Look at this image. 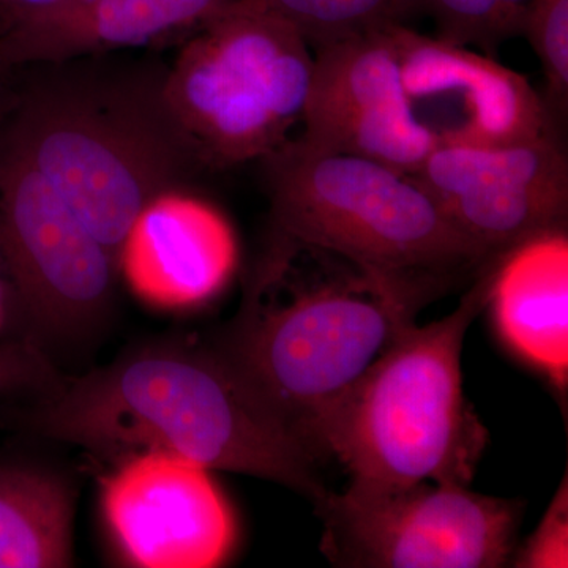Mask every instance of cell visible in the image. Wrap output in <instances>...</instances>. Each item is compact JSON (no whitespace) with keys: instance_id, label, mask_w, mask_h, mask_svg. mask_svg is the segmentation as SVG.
I'll return each instance as SVG.
<instances>
[{"instance_id":"cell-1","label":"cell","mask_w":568,"mask_h":568,"mask_svg":"<svg viewBox=\"0 0 568 568\" xmlns=\"http://www.w3.org/2000/svg\"><path fill=\"white\" fill-rule=\"evenodd\" d=\"M130 52L10 69L0 133L114 257L142 205L209 171L168 103V65Z\"/></svg>"},{"instance_id":"cell-2","label":"cell","mask_w":568,"mask_h":568,"mask_svg":"<svg viewBox=\"0 0 568 568\" xmlns=\"http://www.w3.org/2000/svg\"><path fill=\"white\" fill-rule=\"evenodd\" d=\"M315 263L297 275L293 242L275 235L220 354L320 459L325 420L446 276L388 274L320 248Z\"/></svg>"},{"instance_id":"cell-3","label":"cell","mask_w":568,"mask_h":568,"mask_svg":"<svg viewBox=\"0 0 568 568\" xmlns=\"http://www.w3.org/2000/svg\"><path fill=\"white\" fill-rule=\"evenodd\" d=\"M52 436L102 452H170L275 481L316 504L327 493L308 450L222 354L159 349L92 373L43 413Z\"/></svg>"},{"instance_id":"cell-4","label":"cell","mask_w":568,"mask_h":568,"mask_svg":"<svg viewBox=\"0 0 568 568\" xmlns=\"http://www.w3.org/2000/svg\"><path fill=\"white\" fill-rule=\"evenodd\" d=\"M496 257L481 263L450 315L403 332L325 420L317 454L338 459L351 484L474 480L488 432L467 403L462 354L470 324L487 308Z\"/></svg>"},{"instance_id":"cell-5","label":"cell","mask_w":568,"mask_h":568,"mask_svg":"<svg viewBox=\"0 0 568 568\" xmlns=\"http://www.w3.org/2000/svg\"><path fill=\"white\" fill-rule=\"evenodd\" d=\"M263 163L280 237L388 274L446 276L484 263L413 175L301 138Z\"/></svg>"},{"instance_id":"cell-6","label":"cell","mask_w":568,"mask_h":568,"mask_svg":"<svg viewBox=\"0 0 568 568\" xmlns=\"http://www.w3.org/2000/svg\"><path fill=\"white\" fill-rule=\"evenodd\" d=\"M264 0H233L183 43L164 93L207 170L263 160L302 123L315 51Z\"/></svg>"},{"instance_id":"cell-7","label":"cell","mask_w":568,"mask_h":568,"mask_svg":"<svg viewBox=\"0 0 568 568\" xmlns=\"http://www.w3.org/2000/svg\"><path fill=\"white\" fill-rule=\"evenodd\" d=\"M321 551L335 567L497 568L510 562L523 518L519 500L463 485L372 488L349 484L315 504Z\"/></svg>"},{"instance_id":"cell-8","label":"cell","mask_w":568,"mask_h":568,"mask_svg":"<svg viewBox=\"0 0 568 568\" xmlns=\"http://www.w3.org/2000/svg\"><path fill=\"white\" fill-rule=\"evenodd\" d=\"M0 260L29 315L80 334L104 315L115 257L43 175L0 144Z\"/></svg>"},{"instance_id":"cell-9","label":"cell","mask_w":568,"mask_h":568,"mask_svg":"<svg viewBox=\"0 0 568 568\" xmlns=\"http://www.w3.org/2000/svg\"><path fill=\"white\" fill-rule=\"evenodd\" d=\"M313 51L312 88L298 138L323 151L416 174L437 141L407 103L394 26Z\"/></svg>"},{"instance_id":"cell-10","label":"cell","mask_w":568,"mask_h":568,"mask_svg":"<svg viewBox=\"0 0 568 568\" xmlns=\"http://www.w3.org/2000/svg\"><path fill=\"white\" fill-rule=\"evenodd\" d=\"M102 510L119 551L136 567H219L237 538L211 469L170 452L129 455L103 480Z\"/></svg>"},{"instance_id":"cell-11","label":"cell","mask_w":568,"mask_h":568,"mask_svg":"<svg viewBox=\"0 0 568 568\" xmlns=\"http://www.w3.org/2000/svg\"><path fill=\"white\" fill-rule=\"evenodd\" d=\"M403 91L437 145H496L555 134L541 93L470 48L394 26Z\"/></svg>"},{"instance_id":"cell-12","label":"cell","mask_w":568,"mask_h":568,"mask_svg":"<svg viewBox=\"0 0 568 568\" xmlns=\"http://www.w3.org/2000/svg\"><path fill=\"white\" fill-rule=\"evenodd\" d=\"M115 265L145 305L166 312L196 308L233 280L237 234L219 205L190 186H174L142 205L122 239Z\"/></svg>"},{"instance_id":"cell-13","label":"cell","mask_w":568,"mask_h":568,"mask_svg":"<svg viewBox=\"0 0 568 568\" xmlns=\"http://www.w3.org/2000/svg\"><path fill=\"white\" fill-rule=\"evenodd\" d=\"M497 334L566 396L568 387V234L552 230L496 257L488 304Z\"/></svg>"},{"instance_id":"cell-14","label":"cell","mask_w":568,"mask_h":568,"mask_svg":"<svg viewBox=\"0 0 568 568\" xmlns=\"http://www.w3.org/2000/svg\"><path fill=\"white\" fill-rule=\"evenodd\" d=\"M233 0H77L54 20L0 44V67L125 52L190 37Z\"/></svg>"},{"instance_id":"cell-15","label":"cell","mask_w":568,"mask_h":568,"mask_svg":"<svg viewBox=\"0 0 568 568\" xmlns=\"http://www.w3.org/2000/svg\"><path fill=\"white\" fill-rule=\"evenodd\" d=\"M413 178L443 204L484 190L568 183V160L555 134L511 144L437 145Z\"/></svg>"},{"instance_id":"cell-16","label":"cell","mask_w":568,"mask_h":568,"mask_svg":"<svg viewBox=\"0 0 568 568\" xmlns=\"http://www.w3.org/2000/svg\"><path fill=\"white\" fill-rule=\"evenodd\" d=\"M69 489L39 470H0V568H58L71 562Z\"/></svg>"},{"instance_id":"cell-17","label":"cell","mask_w":568,"mask_h":568,"mask_svg":"<svg viewBox=\"0 0 568 568\" xmlns=\"http://www.w3.org/2000/svg\"><path fill=\"white\" fill-rule=\"evenodd\" d=\"M313 50L388 26L418 11L417 0H264Z\"/></svg>"},{"instance_id":"cell-18","label":"cell","mask_w":568,"mask_h":568,"mask_svg":"<svg viewBox=\"0 0 568 568\" xmlns=\"http://www.w3.org/2000/svg\"><path fill=\"white\" fill-rule=\"evenodd\" d=\"M532 0H417L436 22L437 39L476 47L495 58L500 44L521 36Z\"/></svg>"},{"instance_id":"cell-19","label":"cell","mask_w":568,"mask_h":568,"mask_svg":"<svg viewBox=\"0 0 568 568\" xmlns=\"http://www.w3.org/2000/svg\"><path fill=\"white\" fill-rule=\"evenodd\" d=\"M521 36L540 62L545 77L541 99L559 133L568 108V0H532Z\"/></svg>"},{"instance_id":"cell-20","label":"cell","mask_w":568,"mask_h":568,"mask_svg":"<svg viewBox=\"0 0 568 568\" xmlns=\"http://www.w3.org/2000/svg\"><path fill=\"white\" fill-rule=\"evenodd\" d=\"M510 562L521 568L568 567V487L567 476L552 496L547 514Z\"/></svg>"},{"instance_id":"cell-21","label":"cell","mask_w":568,"mask_h":568,"mask_svg":"<svg viewBox=\"0 0 568 568\" xmlns=\"http://www.w3.org/2000/svg\"><path fill=\"white\" fill-rule=\"evenodd\" d=\"M77 0H0V44L54 20Z\"/></svg>"},{"instance_id":"cell-22","label":"cell","mask_w":568,"mask_h":568,"mask_svg":"<svg viewBox=\"0 0 568 568\" xmlns=\"http://www.w3.org/2000/svg\"><path fill=\"white\" fill-rule=\"evenodd\" d=\"M10 69L0 67V133H2L3 118H6L7 108L10 102Z\"/></svg>"}]
</instances>
